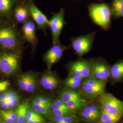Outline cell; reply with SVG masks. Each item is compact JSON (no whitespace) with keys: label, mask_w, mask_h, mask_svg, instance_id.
Instances as JSON below:
<instances>
[{"label":"cell","mask_w":123,"mask_h":123,"mask_svg":"<svg viewBox=\"0 0 123 123\" xmlns=\"http://www.w3.org/2000/svg\"><path fill=\"white\" fill-rule=\"evenodd\" d=\"M67 48L62 45L60 41L53 46L45 53L44 60L48 68L50 70L53 64L60 61L63 56V54Z\"/></svg>","instance_id":"cell-9"},{"label":"cell","mask_w":123,"mask_h":123,"mask_svg":"<svg viewBox=\"0 0 123 123\" xmlns=\"http://www.w3.org/2000/svg\"><path fill=\"white\" fill-rule=\"evenodd\" d=\"M17 44V37L15 32L11 28H0V45L5 48H14Z\"/></svg>","instance_id":"cell-10"},{"label":"cell","mask_w":123,"mask_h":123,"mask_svg":"<svg viewBox=\"0 0 123 123\" xmlns=\"http://www.w3.org/2000/svg\"><path fill=\"white\" fill-rule=\"evenodd\" d=\"M0 123H1V122H0Z\"/></svg>","instance_id":"cell-43"},{"label":"cell","mask_w":123,"mask_h":123,"mask_svg":"<svg viewBox=\"0 0 123 123\" xmlns=\"http://www.w3.org/2000/svg\"><path fill=\"white\" fill-rule=\"evenodd\" d=\"M110 8L112 15L114 17H123V0H112Z\"/></svg>","instance_id":"cell-18"},{"label":"cell","mask_w":123,"mask_h":123,"mask_svg":"<svg viewBox=\"0 0 123 123\" xmlns=\"http://www.w3.org/2000/svg\"><path fill=\"white\" fill-rule=\"evenodd\" d=\"M89 15L93 22L107 31L111 25L112 12L110 6L105 3H92L88 6Z\"/></svg>","instance_id":"cell-1"},{"label":"cell","mask_w":123,"mask_h":123,"mask_svg":"<svg viewBox=\"0 0 123 123\" xmlns=\"http://www.w3.org/2000/svg\"><path fill=\"white\" fill-rule=\"evenodd\" d=\"M43 117L41 114L36 112L33 110H28L26 115V120H30L32 119H37Z\"/></svg>","instance_id":"cell-27"},{"label":"cell","mask_w":123,"mask_h":123,"mask_svg":"<svg viewBox=\"0 0 123 123\" xmlns=\"http://www.w3.org/2000/svg\"><path fill=\"white\" fill-rule=\"evenodd\" d=\"M19 98H20L19 96H18V97H16L14 98H13L11 100H10L9 102L12 105L14 106H16L18 105L19 101Z\"/></svg>","instance_id":"cell-38"},{"label":"cell","mask_w":123,"mask_h":123,"mask_svg":"<svg viewBox=\"0 0 123 123\" xmlns=\"http://www.w3.org/2000/svg\"><path fill=\"white\" fill-rule=\"evenodd\" d=\"M35 29V24L31 21H28L26 22L22 27V31L25 39L32 45L35 43L37 39Z\"/></svg>","instance_id":"cell-13"},{"label":"cell","mask_w":123,"mask_h":123,"mask_svg":"<svg viewBox=\"0 0 123 123\" xmlns=\"http://www.w3.org/2000/svg\"><path fill=\"white\" fill-rule=\"evenodd\" d=\"M6 113L9 115V116L14 120H16L17 119V114L16 111H13L12 110H5Z\"/></svg>","instance_id":"cell-35"},{"label":"cell","mask_w":123,"mask_h":123,"mask_svg":"<svg viewBox=\"0 0 123 123\" xmlns=\"http://www.w3.org/2000/svg\"><path fill=\"white\" fill-rule=\"evenodd\" d=\"M5 101H6L4 100L0 99V108H2V106Z\"/></svg>","instance_id":"cell-42"},{"label":"cell","mask_w":123,"mask_h":123,"mask_svg":"<svg viewBox=\"0 0 123 123\" xmlns=\"http://www.w3.org/2000/svg\"><path fill=\"white\" fill-rule=\"evenodd\" d=\"M14 108H15V106L13 105H12L10 103L9 100V104H8V109L9 110H13V109H14Z\"/></svg>","instance_id":"cell-41"},{"label":"cell","mask_w":123,"mask_h":123,"mask_svg":"<svg viewBox=\"0 0 123 123\" xmlns=\"http://www.w3.org/2000/svg\"><path fill=\"white\" fill-rule=\"evenodd\" d=\"M83 78L75 75L69 74L63 81L66 88L71 89H76L81 88L84 82Z\"/></svg>","instance_id":"cell-15"},{"label":"cell","mask_w":123,"mask_h":123,"mask_svg":"<svg viewBox=\"0 0 123 123\" xmlns=\"http://www.w3.org/2000/svg\"><path fill=\"white\" fill-rule=\"evenodd\" d=\"M42 102L44 104H50L51 103V99L50 98L45 96H39Z\"/></svg>","instance_id":"cell-37"},{"label":"cell","mask_w":123,"mask_h":123,"mask_svg":"<svg viewBox=\"0 0 123 123\" xmlns=\"http://www.w3.org/2000/svg\"><path fill=\"white\" fill-rule=\"evenodd\" d=\"M110 77L114 81L123 79V60L115 63L110 68Z\"/></svg>","instance_id":"cell-16"},{"label":"cell","mask_w":123,"mask_h":123,"mask_svg":"<svg viewBox=\"0 0 123 123\" xmlns=\"http://www.w3.org/2000/svg\"><path fill=\"white\" fill-rule=\"evenodd\" d=\"M60 99L66 104L68 102L76 100H83V98L79 92L74 89L66 88L62 91Z\"/></svg>","instance_id":"cell-14"},{"label":"cell","mask_w":123,"mask_h":123,"mask_svg":"<svg viewBox=\"0 0 123 123\" xmlns=\"http://www.w3.org/2000/svg\"><path fill=\"white\" fill-rule=\"evenodd\" d=\"M29 11L33 20L40 29H45L49 26V20L34 3L30 4Z\"/></svg>","instance_id":"cell-11"},{"label":"cell","mask_w":123,"mask_h":123,"mask_svg":"<svg viewBox=\"0 0 123 123\" xmlns=\"http://www.w3.org/2000/svg\"><path fill=\"white\" fill-rule=\"evenodd\" d=\"M51 104H51H35V103H31V106H32V108L33 110L37 112L41 108L45 106L51 105Z\"/></svg>","instance_id":"cell-31"},{"label":"cell","mask_w":123,"mask_h":123,"mask_svg":"<svg viewBox=\"0 0 123 123\" xmlns=\"http://www.w3.org/2000/svg\"><path fill=\"white\" fill-rule=\"evenodd\" d=\"M82 115L84 119L89 122H95L98 119L95 116L91 114L90 113L88 112L87 110L84 109L82 112Z\"/></svg>","instance_id":"cell-26"},{"label":"cell","mask_w":123,"mask_h":123,"mask_svg":"<svg viewBox=\"0 0 123 123\" xmlns=\"http://www.w3.org/2000/svg\"><path fill=\"white\" fill-rule=\"evenodd\" d=\"M19 96L18 94L16 92L13 91H9V99L11 100L16 97Z\"/></svg>","instance_id":"cell-39"},{"label":"cell","mask_w":123,"mask_h":123,"mask_svg":"<svg viewBox=\"0 0 123 123\" xmlns=\"http://www.w3.org/2000/svg\"><path fill=\"white\" fill-rule=\"evenodd\" d=\"M106 82L92 77L84 79L81 86L84 93L91 98L100 97L105 93Z\"/></svg>","instance_id":"cell-3"},{"label":"cell","mask_w":123,"mask_h":123,"mask_svg":"<svg viewBox=\"0 0 123 123\" xmlns=\"http://www.w3.org/2000/svg\"><path fill=\"white\" fill-rule=\"evenodd\" d=\"M85 110L93 115L97 118L98 119L100 116L101 112H100L96 106L92 105L87 106L84 108Z\"/></svg>","instance_id":"cell-25"},{"label":"cell","mask_w":123,"mask_h":123,"mask_svg":"<svg viewBox=\"0 0 123 123\" xmlns=\"http://www.w3.org/2000/svg\"><path fill=\"white\" fill-rule=\"evenodd\" d=\"M91 60V76L95 79L106 81L110 77V68L105 60L97 57Z\"/></svg>","instance_id":"cell-6"},{"label":"cell","mask_w":123,"mask_h":123,"mask_svg":"<svg viewBox=\"0 0 123 123\" xmlns=\"http://www.w3.org/2000/svg\"></svg>","instance_id":"cell-44"},{"label":"cell","mask_w":123,"mask_h":123,"mask_svg":"<svg viewBox=\"0 0 123 123\" xmlns=\"http://www.w3.org/2000/svg\"><path fill=\"white\" fill-rule=\"evenodd\" d=\"M29 110V104L27 102H24L18 106L16 113L17 114V119L16 123H26V115Z\"/></svg>","instance_id":"cell-17"},{"label":"cell","mask_w":123,"mask_h":123,"mask_svg":"<svg viewBox=\"0 0 123 123\" xmlns=\"http://www.w3.org/2000/svg\"><path fill=\"white\" fill-rule=\"evenodd\" d=\"M121 116L110 114L103 109L101 111L99 123H116L121 118Z\"/></svg>","instance_id":"cell-19"},{"label":"cell","mask_w":123,"mask_h":123,"mask_svg":"<svg viewBox=\"0 0 123 123\" xmlns=\"http://www.w3.org/2000/svg\"><path fill=\"white\" fill-rule=\"evenodd\" d=\"M95 36L96 32L94 31L85 35L72 38L71 47L75 53L82 57L88 53L92 49Z\"/></svg>","instance_id":"cell-2"},{"label":"cell","mask_w":123,"mask_h":123,"mask_svg":"<svg viewBox=\"0 0 123 123\" xmlns=\"http://www.w3.org/2000/svg\"><path fill=\"white\" fill-rule=\"evenodd\" d=\"M100 103L103 109L110 114L122 116L123 114V102L110 93H104L100 97Z\"/></svg>","instance_id":"cell-5"},{"label":"cell","mask_w":123,"mask_h":123,"mask_svg":"<svg viewBox=\"0 0 123 123\" xmlns=\"http://www.w3.org/2000/svg\"><path fill=\"white\" fill-rule=\"evenodd\" d=\"M0 116L5 123H16V120L12 119L5 110H0Z\"/></svg>","instance_id":"cell-28"},{"label":"cell","mask_w":123,"mask_h":123,"mask_svg":"<svg viewBox=\"0 0 123 123\" xmlns=\"http://www.w3.org/2000/svg\"><path fill=\"white\" fill-rule=\"evenodd\" d=\"M27 10L23 6H18L15 11V16L18 22H24L28 17Z\"/></svg>","instance_id":"cell-20"},{"label":"cell","mask_w":123,"mask_h":123,"mask_svg":"<svg viewBox=\"0 0 123 123\" xmlns=\"http://www.w3.org/2000/svg\"><path fill=\"white\" fill-rule=\"evenodd\" d=\"M40 83L45 89L53 90L58 87L60 81L55 74L52 72H48L42 77Z\"/></svg>","instance_id":"cell-12"},{"label":"cell","mask_w":123,"mask_h":123,"mask_svg":"<svg viewBox=\"0 0 123 123\" xmlns=\"http://www.w3.org/2000/svg\"><path fill=\"white\" fill-rule=\"evenodd\" d=\"M9 86L10 83L8 81H0V92L6 91Z\"/></svg>","instance_id":"cell-32"},{"label":"cell","mask_w":123,"mask_h":123,"mask_svg":"<svg viewBox=\"0 0 123 123\" xmlns=\"http://www.w3.org/2000/svg\"><path fill=\"white\" fill-rule=\"evenodd\" d=\"M54 102L60 108H64V109H69L67 107L66 104L64 103L63 101H62L61 99H57L56 101H54Z\"/></svg>","instance_id":"cell-36"},{"label":"cell","mask_w":123,"mask_h":123,"mask_svg":"<svg viewBox=\"0 0 123 123\" xmlns=\"http://www.w3.org/2000/svg\"><path fill=\"white\" fill-rule=\"evenodd\" d=\"M66 104L68 108L74 110L83 108L86 105L85 102L84 101V99L70 101L66 103Z\"/></svg>","instance_id":"cell-22"},{"label":"cell","mask_w":123,"mask_h":123,"mask_svg":"<svg viewBox=\"0 0 123 123\" xmlns=\"http://www.w3.org/2000/svg\"><path fill=\"white\" fill-rule=\"evenodd\" d=\"M51 105L43 106L37 112L41 114H44V115L48 114L50 111V110L51 109Z\"/></svg>","instance_id":"cell-29"},{"label":"cell","mask_w":123,"mask_h":123,"mask_svg":"<svg viewBox=\"0 0 123 123\" xmlns=\"http://www.w3.org/2000/svg\"><path fill=\"white\" fill-rule=\"evenodd\" d=\"M75 120L74 115L64 116L61 123H75Z\"/></svg>","instance_id":"cell-30"},{"label":"cell","mask_w":123,"mask_h":123,"mask_svg":"<svg viewBox=\"0 0 123 123\" xmlns=\"http://www.w3.org/2000/svg\"><path fill=\"white\" fill-rule=\"evenodd\" d=\"M8 104H9V100L8 101H6L4 102L3 106H2V109L4 110H6L8 109Z\"/></svg>","instance_id":"cell-40"},{"label":"cell","mask_w":123,"mask_h":123,"mask_svg":"<svg viewBox=\"0 0 123 123\" xmlns=\"http://www.w3.org/2000/svg\"><path fill=\"white\" fill-rule=\"evenodd\" d=\"M12 2L11 0H0V12L7 13L11 8Z\"/></svg>","instance_id":"cell-23"},{"label":"cell","mask_w":123,"mask_h":123,"mask_svg":"<svg viewBox=\"0 0 123 123\" xmlns=\"http://www.w3.org/2000/svg\"><path fill=\"white\" fill-rule=\"evenodd\" d=\"M36 79L35 75L29 74L28 81L26 85V91L28 92H33L36 87Z\"/></svg>","instance_id":"cell-21"},{"label":"cell","mask_w":123,"mask_h":123,"mask_svg":"<svg viewBox=\"0 0 123 123\" xmlns=\"http://www.w3.org/2000/svg\"><path fill=\"white\" fill-rule=\"evenodd\" d=\"M64 18L65 11L61 8L58 12L53 13L52 18L49 21V26L52 32L53 44H56L59 41V37L66 23Z\"/></svg>","instance_id":"cell-7"},{"label":"cell","mask_w":123,"mask_h":123,"mask_svg":"<svg viewBox=\"0 0 123 123\" xmlns=\"http://www.w3.org/2000/svg\"><path fill=\"white\" fill-rule=\"evenodd\" d=\"M0 99L4 100L5 101H8L9 99V91H2L0 92Z\"/></svg>","instance_id":"cell-34"},{"label":"cell","mask_w":123,"mask_h":123,"mask_svg":"<svg viewBox=\"0 0 123 123\" xmlns=\"http://www.w3.org/2000/svg\"><path fill=\"white\" fill-rule=\"evenodd\" d=\"M19 68V57L14 53H0V70L6 75L15 74Z\"/></svg>","instance_id":"cell-8"},{"label":"cell","mask_w":123,"mask_h":123,"mask_svg":"<svg viewBox=\"0 0 123 123\" xmlns=\"http://www.w3.org/2000/svg\"><path fill=\"white\" fill-rule=\"evenodd\" d=\"M67 68L69 74L75 75L84 79L91 76V59L80 58L75 61L69 62Z\"/></svg>","instance_id":"cell-4"},{"label":"cell","mask_w":123,"mask_h":123,"mask_svg":"<svg viewBox=\"0 0 123 123\" xmlns=\"http://www.w3.org/2000/svg\"><path fill=\"white\" fill-rule=\"evenodd\" d=\"M29 74H26L21 75L18 79L19 86L23 91L26 90V85L28 81Z\"/></svg>","instance_id":"cell-24"},{"label":"cell","mask_w":123,"mask_h":123,"mask_svg":"<svg viewBox=\"0 0 123 123\" xmlns=\"http://www.w3.org/2000/svg\"><path fill=\"white\" fill-rule=\"evenodd\" d=\"M26 123H45V120L43 117L37 119L26 120Z\"/></svg>","instance_id":"cell-33"}]
</instances>
